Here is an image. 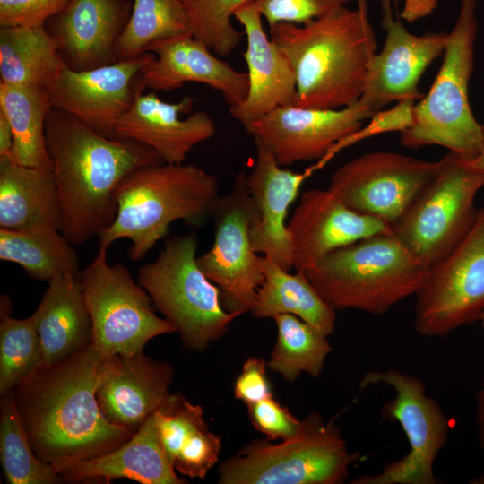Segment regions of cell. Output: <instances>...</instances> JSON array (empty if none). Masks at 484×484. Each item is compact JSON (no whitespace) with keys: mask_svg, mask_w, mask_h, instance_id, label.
Instances as JSON below:
<instances>
[{"mask_svg":"<svg viewBox=\"0 0 484 484\" xmlns=\"http://www.w3.org/2000/svg\"><path fill=\"white\" fill-rule=\"evenodd\" d=\"M0 458L9 484H56L63 481L58 472L36 455L13 392L2 395L0 407Z\"/></svg>","mask_w":484,"mask_h":484,"instance_id":"35","label":"cell"},{"mask_svg":"<svg viewBox=\"0 0 484 484\" xmlns=\"http://www.w3.org/2000/svg\"><path fill=\"white\" fill-rule=\"evenodd\" d=\"M132 11L127 0H70L48 22L64 63L76 71L117 61L116 45Z\"/></svg>","mask_w":484,"mask_h":484,"instance_id":"22","label":"cell"},{"mask_svg":"<svg viewBox=\"0 0 484 484\" xmlns=\"http://www.w3.org/2000/svg\"><path fill=\"white\" fill-rule=\"evenodd\" d=\"M192 33L182 0H133L127 24L116 45L117 60L148 52L159 40Z\"/></svg>","mask_w":484,"mask_h":484,"instance_id":"34","label":"cell"},{"mask_svg":"<svg viewBox=\"0 0 484 484\" xmlns=\"http://www.w3.org/2000/svg\"><path fill=\"white\" fill-rule=\"evenodd\" d=\"M73 246L60 230L0 229V259L20 264L38 281L48 282L65 272L79 274V258Z\"/></svg>","mask_w":484,"mask_h":484,"instance_id":"32","label":"cell"},{"mask_svg":"<svg viewBox=\"0 0 484 484\" xmlns=\"http://www.w3.org/2000/svg\"><path fill=\"white\" fill-rule=\"evenodd\" d=\"M63 480L73 483H106L128 479L141 484H185L165 452L151 416L125 443L98 457L76 462L61 471Z\"/></svg>","mask_w":484,"mask_h":484,"instance_id":"25","label":"cell"},{"mask_svg":"<svg viewBox=\"0 0 484 484\" xmlns=\"http://www.w3.org/2000/svg\"><path fill=\"white\" fill-rule=\"evenodd\" d=\"M253 0H187L183 2L191 22L192 34L203 40L216 54L229 55L243 35L230 18L244 4Z\"/></svg>","mask_w":484,"mask_h":484,"instance_id":"37","label":"cell"},{"mask_svg":"<svg viewBox=\"0 0 484 484\" xmlns=\"http://www.w3.org/2000/svg\"><path fill=\"white\" fill-rule=\"evenodd\" d=\"M197 246L194 232L171 236L156 259L139 269L137 281L179 333L183 347L201 352L239 315L222 307L218 287L198 266Z\"/></svg>","mask_w":484,"mask_h":484,"instance_id":"7","label":"cell"},{"mask_svg":"<svg viewBox=\"0 0 484 484\" xmlns=\"http://www.w3.org/2000/svg\"><path fill=\"white\" fill-rule=\"evenodd\" d=\"M173 367L143 351L103 358L97 399L113 424L137 431L169 394Z\"/></svg>","mask_w":484,"mask_h":484,"instance_id":"20","label":"cell"},{"mask_svg":"<svg viewBox=\"0 0 484 484\" xmlns=\"http://www.w3.org/2000/svg\"><path fill=\"white\" fill-rule=\"evenodd\" d=\"M182 1H183V2H186V1H187V0H182Z\"/></svg>","mask_w":484,"mask_h":484,"instance_id":"48","label":"cell"},{"mask_svg":"<svg viewBox=\"0 0 484 484\" xmlns=\"http://www.w3.org/2000/svg\"><path fill=\"white\" fill-rule=\"evenodd\" d=\"M379 384L391 387L395 395L382 409L384 419L397 421L409 442L402 458L385 464L380 472L354 479L353 484H436L435 462L448 438V419L439 405L428 395L423 381L398 369L370 370L364 374L360 390Z\"/></svg>","mask_w":484,"mask_h":484,"instance_id":"11","label":"cell"},{"mask_svg":"<svg viewBox=\"0 0 484 484\" xmlns=\"http://www.w3.org/2000/svg\"><path fill=\"white\" fill-rule=\"evenodd\" d=\"M148 52L154 56L140 72L145 88L169 91L186 82H200L220 91L229 107L246 97L247 73L219 59L192 33L154 42Z\"/></svg>","mask_w":484,"mask_h":484,"instance_id":"23","label":"cell"},{"mask_svg":"<svg viewBox=\"0 0 484 484\" xmlns=\"http://www.w3.org/2000/svg\"><path fill=\"white\" fill-rule=\"evenodd\" d=\"M438 4V0H404L400 17L412 22L430 15Z\"/></svg>","mask_w":484,"mask_h":484,"instance_id":"43","label":"cell"},{"mask_svg":"<svg viewBox=\"0 0 484 484\" xmlns=\"http://www.w3.org/2000/svg\"><path fill=\"white\" fill-rule=\"evenodd\" d=\"M479 322L480 323L481 327H482L483 330H484V312L482 313V315H481V316H480Z\"/></svg>","mask_w":484,"mask_h":484,"instance_id":"47","label":"cell"},{"mask_svg":"<svg viewBox=\"0 0 484 484\" xmlns=\"http://www.w3.org/2000/svg\"><path fill=\"white\" fill-rule=\"evenodd\" d=\"M414 99L397 101L393 107L374 113L369 122L356 132L338 142L316 166L324 167L335 154L362 140L391 132H403L413 124Z\"/></svg>","mask_w":484,"mask_h":484,"instance_id":"38","label":"cell"},{"mask_svg":"<svg viewBox=\"0 0 484 484\" xmlns=\"http://www.w3.org/2000/svg\"><path fill=\"white\" fill-rule=\"evenodd\" d=\"M246 177L244 170L239 171L230 190L217 199L211 212L213 244L197 256L202 272L218 287L224 309L238 315L252 311L264 280L263 256L254 250L250 239L259 214Z\"/></svg>","mask_w":484,"mask_h":484,"instance_id":"12","label":"cell"},{"mask_svg":"<svg viewBox=\"0 0 484 484\" xmlns=\"http://www.w3.org/2000/svg\"><path fill=\"white\" fill-rule=\"evenodd\" d=\"M70 0H0V27H38L61 13Z\"/></svg>","mask_w":484,"mask_h":484,"instance_id":"41","label":"cell"},{"mask_svg":"<svg viewBox=\"0 0 484 484\" xmlns=\"http://www.w3.org/2000/svg\"><path fill=\"white\" fill-rule=\"evenodd\" d=\"M254 142L255 160L246 174V185L259 216L251 229V244L257 254L290 271L293 247L286 223L289 208L298 197L304 181L318 169L316 164L302 172L285 169L265 147Z\"/></svg>","mask_w":484,"mask_h":484,"instance_id":"21","label":"cell"},{"mask_svg":"<svg viewBox=\"0 0 484 484\" xmlns=\"http://www.w3.org/2000/svg\"><path fill=\"white\" fill-rule=\"evenodd\" d=\"M476 5L477 0L461 1L436 79L414 105L413 124L400 133L404 147L438 145L468 160L479 154L484 125L473 116L468 94L478 31Z\"/></svg>","mask_w":484,"mask_h":484,"instance_id":"6","label":"cell"},{"mask_svg":"<svg viewBox=\"0 0 484 484\" xmlns=\"http://www.w3.org/2000/svg\"><path fill=\"white\" fill-rule=\"evenodd\" d=\"M413 328L425 338H445L479 322L484 312V207L463 240L428 268L414 295Z\"/></svg>","mask_w":484,"mask_h":484,"instance_id":"13","label":"cell"},{"mask_svg":"<svg viewBox=\"0 0 484 484\" xmlns=\"http://www.w3.org/2000/svg\"><path fill=\"white\" fill-rule=\"evenodd\" d=\"M0 228L60 230L62 214L53 172L0 158Z\"/></svg>","mask_w":484,"mask_h":484,"instance_id":"27","label":"cell"},{"mask_svg":"<svg viewBox=\"0 0 484 484\" xmlns=\"http://www.w3.org/2000/svg\"><path fill=\"white\" fill-rule=\"evenodd\" d=\"M154 418L175 471L192 479H204L218 462L221 439L209 429L203 408L182 394L169 393Z\"/></svg>","mask_w":484,"mask_h":484,"instance_id":"28","label":"cell"},{"mask_svg":"<svg viewBox=\"0 0 484 484\" xmlns=\"http://www.w3.org/2000/svg\"><path fill=\"white\" fill-rule=\"evenodd\" d=\"M154 54L90 70L76 71L65 64L47 85L52 108L75 117L96 132L114 138L119 117L129 108L141 86L140 72Z\"/></svg>","mask_w":484,"mask_h":484,"instance_id":"16","label":"cell"},{"mask_svg":"<svg viewBox=\"0 0 484 484\" xmlns=\"http://www.w3.org/2000/svg\"><path fill=\"white\" fill-rule=\"evenodd\" d=\"M32 315L41 342L42 366L58 362L91 343V321L79 274L65 272L50 280Z\"/></svg>","mask_w":484,"mask_h":484,"instance_id":"26","label":"cell"},{"mask_svg":"<svg viewBox=\"0 0 484 484\" xmlns=\"http://www.w3.org/2000/svg\"><path fill=\"white\" fill-rule=\"evenodd\" d=\"M341 430L316 412L298 431L272 444L254 440L218 470L220 484H341L358 460Z\"/></svg>","mask_w":484,"mask_h":484,"instance_id":"8","label":"cell"},{"mask_svg":"<svg viewBox=\"0 0 484 484\" xmlns=\"http://www.w3.org/2000/svg\"><path fill=\"white\" fill-rule=\"evenodd\" d=\"M350 0H253L270 28L281 22L304 24L345 6Z\"/></svg>","mask_w":484,"mask_h":484,"instance_id":"39","label":"cell"},{"mask_svg":"<svg viewBox=\"0 0 484 484\" xmlns=\"http://www.w3.org/2000/svg\"><path fill=\"white\" fill-rule=\"evenodd\" d=\"M219 196L216 176L195 165L140 166L115 190L117 214L99 234V249L108 250L116 240L128 238L129 258L140 261L167 235L171 223H203Z\"/></svg>","mask_w":484,"mask_h":484,"instance_id":"4","label":"cell"},{"mask_svg":"<svg viewBox=\"0 0 484 484\" xmlns=\"http://www.w3.org/2000/svg\"><path fill=\"white\" fill-rule=\"evenodd\" d=\"M102 359L90 345L41 366L13 390L36 455L57 472L115 450L136 432L111 423L100 410Z\"/></svg>","mask_w":484,"mask_h":484,"instance_id":"1","label":"cell"},{"mask_svg":"<svg viewBox=\"0 0 484 484\" xmlns=\"http://www.w3.org/2000/svg\"><path fill=\"white\" fill-rule=\"evenodd\" d=\"M272 41L289 59L301 108L333 109L357 102L377 44L367 0L341 6L304 24L278 23Z\"/></svg>","mask_w":484,"mask_h":484,"instance_id":"3","label":"cell"},{"mask_svg":"<svg viewBox=\"0 0 484 484\" xmlns=\"http://www.w3.org/2000/svg\"><path fill=\"white\" fill-rule=\"evenodd\" d=\"M273 320L277 338L268 368L288 382H294L302 373L318 377L332 350L327 336L293 315H279Z\"/></svg>","mask_w":484,"mask_h":484,"instance_id":"33","label":"cell"},{"mask_svg":"<svg viewBox=\"0 0 484 484\" xmlns=\"http://www.w3.org/2000/svg\"><path fill=\"white\" fill-rule=\"evenodd\" d=\"M438 167L439 160L393 151L367 152L339 167L328 189L353 211L392 228L430 184Z\"/></svg>","mask_w":484,"mask_h":484,"instance_id":"14","label":"cell"},{"mask_svg":"<svg viewBox=\"0 0 484 484\" xmlns=\"http://www.w3.org/2000/svg\"><path fill=\"white\" fill-rule=\"evenodd\" d=\"M233 16L246 34L243 56L247 66L248 91L245 99L229 107V110L234 119L246 125L277 108L295 105L296 76L289 59L267 37L263 17L253 1L238 8Z\"/></svg>","mask_w":484,"mask_h":484,"instance_id":"24","label":"cell"},{"mask_svg":"<svg viewBox=\"0 0 484 484\" xmlns=\"http://www.w3.org/2000/svg\"><path fill=\"white\" fill-rule=\"evenodd\" d=\"M107 251L99 249L79 274L91 321V345L102 358L143 351L150 340L175 332L128 268L108 264Z\"/></svg>","mask_w":484,"mask_h":484,"instance_id":"10","label":"cell"},{"mask_svg":"<svg viewBox=\"0 0 484 484\" xmlns=\"http://www.w3.org/2000/svg\"><path fill=\"white\" fill-rule=\"evenodd\" d=\"M374 112L360 99L347 107L318 109L290 105L277 108L244 125L281 167L322 160L341 140L362 126Z\"/></svg>","mask_w":484,"mask_h":484,"instance_id":"15","label":"cell"},{"mask_svg":"<svg viewBox=\"0 0 484 484\" xmlns=\"http://www.w3.org/2000/svg\"><path fill=\"white\" fill-rule=\"evenodd\" d=\"M264 280L250 312L256 318L289 314L329 336L335 328V310L321 297L303 272L290 273L263 255Z\"/></svg>","mask_w":484,"mask_h":484,"instance_id":"29","label":"cell"},{"mask_svg":"<svg viewBox=\"0 0 484 484\" xmlns=\"http://www.w3.org/2000/svg\"><path fill=\"white\" fill-rule=\"evenodd\" d=\"M1 299L0 394L12 392L42 366V348L33 315L16 319Z\"/></svg>","mask_w":484,"mask_h":484,"instance_id":"36","label":"cell"},{"mask_svg":"<svg viewBox=\"0 0 484 484\" xmlns=\"http://www.w3.org/2000/svg\"><path fill=\"white\" fill-rule=\"evenodd\" d=\"M65 65L45 26L0 29L2 82L47 87Z\"/></svg>","mask_w":484,"mask_h":484,"instance_id":"31","label":"cell"},{"mask_svg":"<svg viewBox=\"0 0 484 484\" xmlns=\"http://www.w3.org/2000/svg\"><path fill=\"white\" fill-rule=\"evenodd\" d=\"M471 161L478 168L484 169V133H483V141L481 143L480 152L473 160H471Z\"/></svg>","mask_w":484,"mask_h":484,"instance_id":"46","label":"cell"},{"mask_svg":"<svg viewBox=\"0 0 484 484\" xmlns=\"http://www.w3.org/2000/svg\"><path fill=\"white\" fill-rule=\"evenodd\" d=\"M51 103L46 87L0 82V112L11 124L13 163L52 171L46 144V120Z\"/></svg>","mask_w":484,"mask_h":484,"instance_id":"30","label":"cell"},{"mask_svg":"<svg viewBox=\"0 0 484 484\" xmlns=\"http://www.w3.org/2000/svg\"><path fill=\"white\" fill-rule=\"evenodd\" d=\"M45 133L61 207V232L73 246L111 225L117 209L115 190L129 172L164 162L150 147L107 137L56 108L48 111Z\"/></svg>","mask_w":484,"mask_h":484,"instance_id":"2","label":"cell"},{"mask_svg":"<svg viewBox=\"0 0 484 484\" xmlns=\"http://www.w3.org/2000/svg\"><path fill=\"white\" fill-rule=\"evenodd\" d=\"M143 89L139 88L131 106L117 120L114 138L143 143L164 162L181 164L195 145L215 134L214 121L203 110L180 117L193 109L192 97L169 103L160 100L154 91L143 94Z\"/></svg>","mask_w":484,"mask_h":484,"instance_id":"19","label":"cell"},{"mask_svg":"<svg viewBox=\"0 0 484 484\" xmlns=\"http://www.w3.org/2000/svg\"><path fill=\"white\" fill-rule=\"evenodd\" d=\"M13 147V128L7 117L0 112V158H8Z\"/></svg>","mask_w":484,"mask_h":484,"instance_id":"45","label":"cell"},{"mask_svg":"<svg viewBox=\"0 0 484 484\" xmlns=\"http://www.w3.org/2000/svg\"><path fill=\"white\" fill-rule=\"evenodd\" d=\"M428 271L390 230L338 248L303 273L335 311L380 315L415 295Z\"/></svg>","mask_w":484,"mask_h":484,"instance_id":"5","label":"cell"},{"mask_svg":"<svg viewBox=\"0 0 484 484\" xmlns=\"http://www.w3.org/2000/svg\"><path fill=\"white\" fill-rule=\"evenodd\" d=\"M484 169L449 151L437 172L404 216L391 228L395 238L428 268L445 258L467 236L479 209Z\"/></svg>","mask_w":484,"mask_h":484,"instance_id":"9","label":"cell"},{"mask_svg":"<svg viewBox=\"0 0 484 484\" xmlns=\"http://www.w3.org/2000/svg\"><path fill=\"white\" fill-rule=\"evenodd\" d=\"M385 39L373 55L360 99L376 113L392 102L420 99L419 82L427 67L443 55L448 32L416 35L395 15L392 0H380Z\"/></svg>","mask_w":484,"mask_h":484,"instance_id":"17","label":"cell"},{"mask_svg":"<svg viewBox=\"0 0 484 484\" xmlns=\"http://www.w3.org/2000/svg\"><path fill=\"white\" fill-rule=\"evenodd\" d=\"M267 361L255 356L244 362L234 383V396L246 405L272 396L271 385L266 375Z\"/></svg>","mask_w":484,"mask_h":484,"instance_id":"42","label":"cell"},{"mask_svg":"<svg viewBox=\"0 0 484 484\" xmlns=\"http://www.w3.org/2000/svg\"><path fill=\"white\" fill-rule=\"evenodd\" d=\"M287 228L293 247V268L299 272L338 248L391 230L382 220L348 207L328 188L305 191Z\"/></svg>","mask_w":484,"mask_h":484,"instance_id":"18","label":"cell"},{"mask_svg":"<svg viewBox=\"0 0 484 484\" xmlns=\"http://www.w3.org/2000/svg\"><path fill=\"white\" fill-rule=\"evenodd\" d=\"M249 419L254 428L268 440H284L293 436L301 420L272 396L246 405Z\"/></svg>","mask_w":484,"mask_h":484,"instance_id":"40","label":"cell"},{"mask_svg":"<svg viewBox=\"0 0 484 484\" xmlns=\"http://www.w3.org/2000/svg\"><path fill=\"white\" fill-rule=\"evenodd\" d=\"M475 425L479 446L484 451V370L480 389L475 398Z\"/></svg>","mask_w":484,"mask_h":484,"instance_id":"44","label":"cell"}]
</instances>
